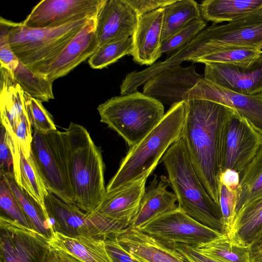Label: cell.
<instances>
[{
    "instance_id": "obj_1",
    "label": "cell",
    "mask_w": 262,
    "mask_h": 262,
    "mask_svg": "<svg viewBox=\"0 0 262 262\" xmlns=\"http://www.w3.org/2000/svg\"><path fill=\"white\" fill-rule=\"evenodd\" d=\"M186 101L188 110L182 139L200 180L219 205L222 133L231 108L205 100Z\"/></svg>"
},
{
    "instance_id": "obj_2",
    "label": "cell",
    "mask_w": 262,
    "mask_h": 262,
    "mask_svg": "<svg viewBox=\"0 0 262 262\" xmlns=\"http://www.w3.org/2000/svg\"><path fill=\"white\" fill-rule=\"evenodd\" d=\"M62 135L74 203L82 210L92 212L106 193L101 150L80 124L71 122Z\"/></svg>"
},
{
    "instance_id": "obj_3",
    "label": "cell",
    "mask_w": 262,
    "mask_h": 262,
    "mask_svg": "<svg viewBox=\"0 0 262 262\" xmlns=\"http://www.w3.org/2000/svg\"><path fill=\"white\" fill-rule=\"evenodd\" d=\"M188 110L187 101L170 106L160 122L139 143L130 147L106 192L142 178H148L170 146L182 136Z\"/></svg>"
},
{
    "instance_id": "obj_4",
    "label": "cell",
    "mask_w": 262,
    "mask_h": 262,
    "mask_svg": "<svg viewBox=\"0 0 262 262\" xmlns=\"http://www.w3.org/2000/svg\"><path fill=\"white\" fill-rule=\"evenodd\" d=\"M161 161L167 172L169 185L177 197L178 207L198 223L225 234L220 205L200 180L182 138L170 146Z\"/></svg>"
},
{
    "instance_id": "obj_5",
    "label": "cell",
    "mask_w": 262,
    "mask_h": 262,
    "mask_svg": "<svg viewBox=\"0 0 262 262\" xmlns=\"http://www.w3.org/2000/svg\"><path fill=\"white\" fill-rule=\"evenodd\" d=\"M92 19H83L61 27L33 29L22 23L11 22L9 34L16 57L33 72L46 76L47 70L83 26Z\"/></svg>"
},
{
    "instance_id": "obj_6",
    "label": "cell",
    "mask_w": 262,
    "mask_h": 262,
    "mask_svg": "<svg viewBox=\"0 0 262 262\" xmlns=\"http://www.w3.org/2000/svg\"><path fill=\"white\" fill-rule=\"evenodd\" d=\"M97 111L100 121L130 147L139 143L165 115L163 104L137 91L107 100L98 106Z\"/></svg>"
},
{
    "instance_id": "obj_7",
    "label": "cell",
    "mask_w": 262,
    "mask_h": 262,
    "mask_svg": "<svg viewBox=\"0 0 262 262\" xmlns=\"http://www.w3.org/2000/svg\"><path fill=\"white\" fill-rule=\"evenodd\" d=\"M45 205L54 231L67 236H89L105 240L118 236L129 227L96 212H85L50 192L45 198Z\"/></svg>"
},
{
    "instance_id": "obj_8",
    "label": "cell",
    "mask_w": 262,
    "mask_h": 262,
    "mask_svg": "<svg viewBox=\"0 0 262 262\" xmlns=\"http://www.w3.org/2000/svg\"><path fill=\"white\" fill-rule=\"evenodd\" d=\"M33 129L31 155L48 191L63 201L74 203L64 151L62 132Z\"/></svg>"
},
{
    "instance_id": "obj_9",
    "label": "cell",
    "mask_w": 262,
    "mask_h": 262,
    "mask_svg": "<svg viewBox=\"0 0 262 262\" xmlns=\"http://www.w3.org/2000/svg\"><path fill=\"white\" fill-rule=\"evenodd\" d=\"M261 147L262 134L247 119L231 108L222 133L221 173L227 169H231L240 175Z\"/></svg>"
},
{
    "instance_id": "obj_10",
    "label": "cell",
    "mask_w": 262,
    "mask_h": 262,
    "mask_svg": "<svg viewBox=\"0 0 262 262\" xmlns=\"http://www.w3.org/2000/svg\"><path fill=\"white\" fill-rule=\"evenodd\" d=\"M138 230L169 246L183 244L193 247L224 234L198 223L179 207L157 216Z\"/></svg>"
},
{
    "instance_id": "obj_11",
    "label": "cell",
    "mask_w": 262,
    "mask_h": 262,
    "mask_svg": "<svg viewBox=\"0 0 262 262\" xmlns=\"http://www.w3.org/2000/svg\"><path fill=\"white\" fill-rule=\"evenodd\" d=\"M49 241L33 229L0 216V262H46Z\"/></svg>"
},
{
    "instance_id": "obj_12",
    "label": "cell",
    "mask_w": 262,
    "mask_h": 262,
    "mask_svg": "<svg viewBox=\"0 0 262 262\" xmlns=\"http://www.w3.org/2000/svg\"><path fill=\"white\" fill-rule=\"evenodd\" d=\"M1 122L19 143L24 156L31 154L33 129L27 115L25 93L6 69L1 68Z\"/></svg>"
},
{
    "instance_id": "obj_13",
    "label": "cell",
    "mask_w": 262,
    "mask_h": 262,
    "mask_svg": "<svg viewBox=\"0 0 262 262\" xmlns=\"http://www.w3.org/2000/svg\"><path fill=\"white\" fill-rule=\"evenodd\" d=\"M106 0H42L21 22L33 29L52 28L83 20L96 19Z\"/></svg>"
},
{
    "instance_id": "obj_14",
    "label": "cell",
    "mask_w": 262,
    "mask_h": 262,
    "mask_svg": "<svg viewBox=\"0 0 262 262\" xmlns=\"http://www.w3.org/2000/svg\"><path fill=\"white\" fill-rule=\"evenodd\" d=\"M183 99L205 100L230 107L262 134V93L253 95H242L203 78L184 95Z\"/></svg>"
},
{
    "instance_id": "obj_15",
    "label": "cell",
    "mask_w": 262,
    "mask_h": 262,
    "mask_svg": "<svg viewBox=\"0 0 262 262\" xmlns=\"http://www.w3.org/2000/svg\"><path fill=\"white\" fill-rule=\"evenodd\" d=\"M204 78L233 92L245 95L262 93V53L249 66L205 63Z\"/></svg>"
},
{
    "instance_id": "obj_16",
    "label": "cell",
    "mask_w": 262,
    "mask_h": 262,
    "mask_svg": "<svg viewBox=\"0 0 262 262\" xmlns=\"http://www.w3.org/2000/svg\"><path fill=\"white\" fill-rule=\"evenodd\" d=\"M208 28L214 51L228 47L262 50V8L226 24H212Z\"/></svg>"
},
{
    "instance_id": "obj_17",
    "label": "cell",
    "mask_w": 262,
    "mask_h": 262,
    "mask_svg": "<svg viewBox=\"0 0 262 262\" xmlns=\"http://www.w3.org/2000/svg\"><path fill=\"white\" fill-rule=\"evenodd\" d=\"M195 66L180 65L163 70L148 79L143 84V93L163 103L184 101V95L204 78L195 71Z\"/></svg>"
},
{
    "instance_id": "obj_18",
    "label": "cell",
    "mask_w": 262,
    "mask_h": 262,
    "mask_svg": "<svg viewBox=\"0 0 262 262\" xmlns=\"http://www.w3.org/2000/svg\"><path fill=\"white\" fill-rule=\"evenodd\" d=\"M139 17L126 0H106L96 19L95 32L100 46L132 37Z\"/></svg>"
},
{
    "instance_id": "obj_19",
    "label": "cell",
    "mask_w": 262,
    "mask_h": 262,
    "mask_svg": "<svg viewBox=\"0 0 262 262\" xmlns=\"http://www.w3.org/2000/svg\"><path fill=\"white\" fill-rule=\"evenodd\" d=\"M96 19L87 23L50 66L46 76L53 82L89 59L100 46L95 32Z\"/></svg>"
},
{
    "instance_id": "obj_20",
    "label": "cell",
    "mask_w": 262,
    "mask_h": 262,
    "mask_svg": "<svg viewBox=\"0 0 262 262\" xmlns=\"http://www.w3.org/2000/svg\"><path fill=\"white\" fill-rule=\"evenodd\" d=\"M163 8L158 9L139 17L134 35V61L140 65L151 66L162 55V28Z\"/></svg>"
},
{
    "instance_id": "obj_21",
    "label": "cell",
    "mask_w": 262,
    "mask_h": 262,
    "mask_svg": "<svg viewBox=\"0 0 262 262\" xmlns=\"http://www.w3.org/2000/svg\"><path fill=\"white\" fill-rule=\"evenodd\" d=\"M147 179L142 178L113 191L106 192L94 211L129 226L138 211Z\"/></svg>"
},
{
    "instance_id": "obj_22",
    "label": "cell",
    "mask_w": 262,
    "mask_h": 262,
    "mask_svg": "<svg viewBox=\"0 0 262 262\" xmlns=\"http://www.w3.org/2000/svg\"><path fill=\"white\" fill-rule=\"evenodd\" d=\"M117 239L132 256L143 262H188L173 247L136 229L127 228Z\"/></svg>"
},
{
    "instance_id": "obj_23",
    "label": "cell",
    "mask_w": 262,
    "mask_h": 262,
    "mask_svg": "<svg viewBox=\"0 0 262 262\" xmlns=\"http://www.w3.org/2000/svg\"><path fill=\"white\" fill-rule=\"evenodd\" d=\"M167 178L155 177L145 187L138 210L129 228L138 229L144 225L165 213L178 207V199L174 192L167 189Z\"/></svg>"
},
{
    "instance_id": "obj_24",
    "label": "cell",
    "mask_w": 262,
    "mask_h": 262,
    "mask_svg": "<svg viewBox=\"0 0 262 262\" xmlns=\"http://www.w3.org/2000/svg\"><path fill=\"white\" fill-rule=\"evenodd\" d=\"M49 245L51 248L80 262H113L103 239L89 236H69L54 231Z\"/></svg>"
},
{
    "instance_id": "obj_25",
    "label": "cell",
    "mask_w": 262,
    "mask_h": 262,
    "mask_svg": "<svg viewBox=\"0 0 262 262\" xmlns=\"http://www.w3.org/2000/svg\"><path fill=\"white\" fill-rule=\"evenodd\" d=\"M201 17L217 25L232 22L252 11L262 8V0H205L199 5Z\"/></svg>"
},
{
    "instance_id": "obj_26",
    "label": "cell",
    "mask_w": 262,
    "mask_h": 262,
    "mask_svg": "<svg viewBox=\"0 0 262 262\" xmlns=\"http://www.w3.org/2000/svg\"><path fill=\"white\" fill-rule=\"evenodd\" d=\"M262 235V198L245 206L236 215L228 236L233 242L249 246Z\"/></svg>"
},
{
    "instance_id": "obj_27",
    "label": "cell",
    "mask_w": 262,
    "mask_h": 262,
    "mask_svg": "<svg viewBox=\"0 0 262 262\" xmlns=\"http://www.w3.org/2000/svg\"><path fill=\"white\" fill-rule=\"evenodd\" d=\"M34 229L50 241L54 232L48 214L40 204L16 183L15 178L9 174L0 173Z\"/></svg>"
},
{
    "instance_id": "obj_28",
    "label": "cell",
    "mask_w": 262,
    "mask_h": 262,
    "mask_svg": "<svg viewBox=\"0 0 262 262\" xmlns=\"http://www.w3.org/2000/svg\"><path fill=\"white\" fill-rule=\"evenodd\" d=\"M201 17L199 5L193 0H176L164 7L162 43L190 21Z\"/></svg>"
},
{
    "instance_id": "obj_29",
    "label": "cell",
    "mask_w": 262,
    "mask_h": 262,
    "mask_svg": "<svg viewBox=\"0 0 262 262\" xmlns=\"http://www.w3.org/2000/svg\"><path fill=\"white\" fill-rule=\"evenodd\" d=\"M239 187L236 215L245 206L262 198V147L239 175Z\"/></svg>"
},
{
    "instance_id": "obj_30",
    "label": "cell",
    "mask_w": 262,
    "mask_h": 262,
    "mask_svg": "<svg viewBox=\"0 0 262 262\" xmlns=\"http://www.w3.org/2000/svg\"><path fill=\"white\" fill-rule=\"evenodd\" d=\"M9 72L25 94L41 102L54 99L53 82L46 76L33 72L19 60Z\"/></svg>"
},
{
    "instance_id": "obj_31",
    "label": "cell",
    "mask_w": 262,
    "mask_h": 262,
    "mask_svg": "<svg viewBox=\"0 0 262 262\" xmlns=\"http://www.w3.org/2000/svg\"><path fill=\"white\" fill-rule=\"evenodd\" d=\"M195 248L220 262H250L249 247L233 242L226 234Z\"/></svg>"
},
{
    "instance_id": "obj_32",
    "label": "cell",
    "mask_w": 262,
    "mask_h": 262,
    "mask_svg": "<svg viewBox=\"0 0 262 262\" xmlns=\"http://www.w3.org/2000/svg\"><path fill=\"white\" fill-rule=\"evenodd\" d=\"M31 195L47 213L45 205L48 191L39 171L30 154L26 158L20 148V178L17 184Z\"/></svg>"
},
{
    "instance_id": "obj_33",
    "label": "cell",
    "mask_w": 262,
    "mask_h": 262,
    "mask_svg": "<svg viewBox=\"0 0 262 262\" xmlns=\"http://www.w3.org/2000/svg\"><path fill=\"white\" fill-rule=\"evenodd\" d=\"M262 50L243 48L228 47L217 49L215 51L200 57L193 62H217L249 66L258 58Z\"/></svg>"
},
{
    "instance_id": "obj_34",
    "label": "cell",
    "mask_w": 262,
    "mask_h": 262,
    "mask_svg": "<svg viewBox=\"0 0 262 262\" xmlns=\"http://www.w3.org/2000/svg\"><path fill=\"white\" fill-rule=\"evenodd\" d=\"M0 137V173L13 176L18 184L20 178V146L2 125Z\"/></svg>"
},
{
    "instance_id": "obj_35",
    "label": "cell",
    "mask_w": 262,
    "mask_h": 262,
    "mask_svg": "<svg viewBox=\"0 0 262 262\" xmlns=\"http://www.w3.org/2000/svg\"><path fill=\"white\" fill-rule=\"evenodd\" d=\"M132 37L100 46L88 59L90 66L94 69H101L116 62L133 51Z\"/></svg>"
},
{
    "instance_id": "obj_36",
    "label": "cell",
    "mask_w": 262,
    "mask_h": 262,
    "mask_svg": "<svg viewBox=\"0 0 262 262\" xmlns=\"http://www.w3.org/2000/svg\"><path fill=\"white\" fill-rule=\"evenodd\" d=\"M207 26L202 17L194 19L162 43L161 54L170 56L192 40Z\"/></svg>"
},
{
    "instance_id": "obj_37",
    "label": "cell",
    "mask_w": 262,
    "mask_h": 262,
    "mask_svg": "<svg viewBox=\"0 0 262 262\" xmlns=\"http://www.w3.org/2000/svg\"><path fill=\"white\" fill-rule=\"evenodd\" d=\"M0 207L1 215L26 227L35 229L6 182L2 177L0 181Z\"/></svg>"
},
{
    "instance_id": "obj_38",
    "label": "cell",
    "mask_w": 262,
    "mask_h": 262,
    "mask_svg": "<svg viewBox=\"0 0 262 262\" xmlns=\"http://www.w3.org/2000/svg\"><path fill=\"white\" fill-rule=\"evenodd\" d=\"M24 99L27 115L32 128L43 133L57 130L52 116L41 101L25 93Z\"/></svg>"
},
{
    "instance_id": "obj_39",
    "label": "cell",
    "mask_w": 262,
    "mask_h": 262,
    "mask_svg": "<svg viewBox=\"0 0 262 262\" xmlns=\"http://www.w3.org/2000/svg\"><path fill=\"white\" fill-rule=\"evenodd\" d=\"M239 185L234 189L221 184L219 205L223 216L224 233L229 236L231 232L235 216V209L240 195Z\"/></svg>"
},
{
    "instance_id": "obj_40",
    "label": "cell",
    "mask_w": 262,
    "mask_h": 262,
    "mask_svg": "<svg viewBox=\"0 0 262 262\" xmlns=\"http://www.w3.org/2000/svg\"><path fill=\"white\" fill-rule=\"evenodd\" d=\"M11 21L2 17L0 19V62L1 68L10 71L18 62L19 60L13 52L9 41V34Z\"/></svg>"
},
{
    "instance_id": "obj_41",
    "label": "cell",
    "mask_w": 262,
    "mask_h": 262,
    "mask_svg": "<svg viewBox=\"0 0 262 262\" xmlns=\"http://www.w3.org/2000/svg\"><path fill=\"white\" fill-rule=\"evenodd\" d=\"M105 248L113 262H143L130 255L120 244L117 236L104 240Z\"/></svg>"
},
{
    "instance_id": "obj_42",
    "label": "cell",
    "mask_w": 262,
    "mask_h": 262,
    "mask_svg": "<svg viewBox=\"0 0 262 262\" xmlns=\"http://www.w3.org/2000/svg\"><path fill=\"white\" fill-rule=\"evenodd\" d=\"M139 17L164 8L176 0H126Z\"/></svg>"
},
{
    "instance_id": "obj_43",
    "label": "cell",
    "mask_w": 262,
    "mask_h": 262,
    "mask_svg": "<svg viewBox=\"0 0 262 262\" xmlns=\"http://www.w3.org/2000/svg\"><path fill=\"white\" fill-rule=\"evenodd\" d=\"M173 247L188 262H220L201 253L195 247L183 244H175Z\"/></svg>"
},
{
    "instance_id": "obj_44",
    "label": "cell",
    "mask_w": 262,
    "mask_h": 262,
    "mask_svg": "<svg viewBox=\"0 0 262 262\" xmlns=\"http://www.w3.org/2000/svg\"><path fill=\"white\" fill-rule=\"evenodd\" d=\"M220 181L221 184L234 189L239 185V175L233 170L227 169L221 173Z\"/></svg>"
},
{
    "instance_id": "obj_45",
    "label": "cell",
    "mask_w": 262,
    "mask_h": 262,
    "mask_svg": "<svg viewBox=\"0 0 262 262\" xmlns=\"http://www.w3.org/2000/svg\"><path fill=\"white\" fill-rule=\"evenodd\" d=\"M250 262H262V235L249 246Z\"/></svg>"
},
{
    "instance_id": "obj_46",
    "label": "cell",
    "mask_w": 262,
    "mask_h": 262,
    "mask_svg": "<svg viewBox=\"0 0 262 262\" xmlns=\"http://www.w3.org/2000/svg\"><path fill=\"white\" fill-rule=\"evenodd\" d=\"M51 249L54 252L58 262H80L62 251L52 248Z\"/></svg>"
},
{
    "instance_id": "obj_47",
    "label": "cell",
    "mask_w": 262,
    "mask_h": 262,
    "mask_svg": "<svg viewBox=\"0 0 262 262\" xmlns=\"http://www.w3.org/2000/svg\"><path fill=\"white\" fill-rule=\"evenodd\" d=\"M46 262H58L54 252L51 247L47 255Z\"/></svg>"
}]
</instances>
